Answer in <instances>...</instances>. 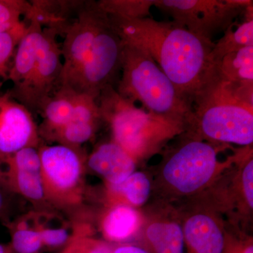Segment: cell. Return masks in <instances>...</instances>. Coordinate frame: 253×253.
I'll return each instance as SVG.
<instances>
[{
	"label": "cell",
	"instance_id": "cell-1",
	"mask_svg": "<svg viewBox=\"0 0 253 253\" xmlns=\"http://www.w3.org/2000/svg\"><path fill=\"white\" fill-rule=\"evenodd\" d=\"M108 15L122 41L146 51L191 108L217 78L211 57L213 42L173 21Z\"/></svg>",
	"mask_w": 253,
	"mask_h": 253
},
{
	"label": "cell",
	"instance_id": "cell-2",
	"mask_svg": "<svg viewBox=\"0 0 253 253\" xmlns=\"http://www.w3.org/2000/svg\"><path fill=\"white\" fill-rule=\"evenodd\" d=\"M163 154L158 166L152 191L156 189L159 202L194 201L204 194L234 161L218 158L217 145L201 140L187 133Z\"/></svg>",
	"mask_w": 253,
	"mask_h": 253
},
{
	"label": "cell",
	"instance_id": "cell-3",
	"mask_svg": "<svg viewBox=\"0 0 253 253\" xmlns=\"http://www.w3.org/2000/svg\"><path fill=\"white\" fill-rule=\"evenodd\" d=\"M253 85L217 77L195 101L185 132L212 144L251 146L253 142Z\"/></svg>",
	"mask_w": 253,
	"mask_h": 253
},
{
	"label": "cell",
	"instance_id": "cell-4",
	"mask_svg": "<svg viewBox=\"0 0 253 253\" xmlns=\"http://www.w3.org/2000/svg\"><path fill=\"white\" fill-rule=\"evenodd\" d=\"M121 74L116 90L121 96L186 130L192 108L146 51L123 42Z\"/></svg>",
	"mask_w": 253,
	"mask_h": 253
},
{
	"label": "cell",
	"instance_id": "cell-5",
	"mask_svg": "<svg viewBox=\"0 0 253 253\" xmlns=\"http://www.w3.org/2000/svg\"><path fill=\"white\" fill-rule=\"evenodd\" d=\"M101 118L109 123L113 140L138 162L151 157L185 129L151 114L121 96L113 86L98 98Z\"/></svg>",
	"mask_w": 253,
	"mask_h": 253
},
{
	"label": "cell",
	"instance_id": "cell-6",
	"mask_svg": "<svg viewBox=\"0 0 253 253\" xmlns=\"http://www.w3.org/2000/svg\"><path fill=\"white\" fill-rule=\"evenodd\" d=\"M252 4L250 0H154V6L173 21L208 42Z\"/></svg>",
	"mask_w": 253,
	"mask_h": 253
},
{
	"label": "cell",
	"instance_id": "cell-7",
	"mask_svg": "<svg viewBox=\"0 0 253 253\" xmlns=\"http://www.w3.org/2000/svg\"><path fill=\"white\" fill-rule=\"evenodd\" d=\"M194 201L212 208L231 220L246 219L253 213V150L246 146L234 155V161L211 187Z\"/></svg>",
	"mask_w": 253,
	"mask_h": 253
},
{
	"label": "cell",
	"instance_id": "cell-8",
	"mask_svg": "<svg viewBox=\"0 0 253 253\" xmlns=\"http://www.w3.org/2000/svg\"><path fill=\"white\" fill-rule=\"evenodd\" d=\"M58 36L55 30L43 28L38 59L31 76L21 85L7 91L33 114L41 112L46 100L60 86L63 59Z\"/></svg>",
	"mask_w": 253,
	"mask_h": 253
},
{
	"label": "cell",
	"instance_id": "cell-9",
	"mask_svg": "<svg viewBox=\"0 0 253 253\" xmlns=\"http://www.w3.org/2000/svg\"><path fill=\"white\" fill-rule=\"evenodd\" d=\"M46 196L63 203L80 198L83 161L77 149L62 144L38 148Z\"/></svg>",
	"mask_w": 253,
	"mask_h": 253
},
{
	"label": "cell",
	"instance_id": "cell-10",
	"mask_svg": "<svg viewBox=\"0 0 253 253\" xmlns=\"http://www.w3.org/2000/svg\"><path fill=\"white\" fill-rule=\"evenodd\" d=\"M97 1H84L64 34L61 47L63 69L60 86L71 88L86 58L99 28L107 17Z\"/></svg>",
	"mask_w": 253,
	"mask_h": 253
},
{
	"label": "cell",
	"instance_id": "cell-11",
	"mask_svg": "<svg viewBox=\"0 0 253 253\" xmlns=\"http://www.w3.org/2000/svg\"><path fill=\"white\" fill-rule=\"evenodd\" d=\"M178 211L186 253H224L228 231L221 214L196 201Z\"/></svg>",
	"mask_w": 253,
	"mask_h": 253
},
{
	"label": "cell",
	"instance_id": "cell-12",
	"mask_svg": "<svg viewBox=\"0 0 253 253\" xmlns=\"http://www.w3.org/2000/svg\"><path fill=\"white\" fill-rule=\"evenodd\" d=\"M39 131L33 114L8 91L0 93V165L26 147L38 148Z\"/></svg>",
	"mask_w": 253,
	"mask_h": 253
},
{
	"label": "cell",
	"instance_id": "cell-13",
	"mask_svg": "<svg viewBox=\"0 0 253 253\" xmlns=\"http://www.w3.org/2000/svg\"><path fill=\"white\" fill-rule=\"evenodd\" d=\"M139 234L150 253H185L180 214L172 205L158 201L151 207Z\"/></svg>",
	"mask_w": 253,
	"mask_h": 253
},
{
	"label": "cell",
	"instance_id": "cell-14",
	"mask_svg": "<svg viewBox=\"0 0 253 253\" xmlns=\"http://www.w3.org/2000/svg\"><path fill=\"white\" fill-rule=\"evenodd\" d=\"M7 167L0 172V183L7 182L13 189L31 201H42L46 197L42 176L39 150L26 147L15 153L5 161Z\"/></svg>",
	"mask_w": 253,
	"mask_h": 253
},
{
	"label": "cell",
	"instance_id": "cell-15",
	"mask_svg": "<svg viewBox=\"0 0 253 253\" xmlns=\"http://www.w3.org/2000/svg\"><path fill=\"white\" fill-rule=\"evenodd\" d=\"M136 161L113 141L104 143L90 154L87 164L102 176L107 185H117L135 172Z\"/></svg>",
	"mask_w": 253,
	"mask_h": 253
},
{
	"label": "cell",
	"instance_id": "cell-16",
	"mask_svg": "<svg viewBox=\"0 0 253 253\" xmlns=\"http://www.w3.org/2000/svg\"><path fill=\"white\" fill-rule=\"evenodd\" d=\"M27 28L15 51L8 81L16 88L26 83L35 67L43 37L42 26L34 18H24Z\"/></svg>",
	"mask_w": 253,
	"mask_h": 253
},
{
	"label": "cell",
	"instance_id": "cell-17",
	"mask_svg": "<svg viewBox=\"0 0 253 253\" xmlns=\"http://www.w3.org/2000/svg\"><path fill=\"white\" fill-rule=\"evenodd\" d=\"M144 214L136 208L125 204L111 205L101 221V230L107 241L126 243L140 233Z\"/></svg>",
	"mask_w": 253,
	"mask_h": 253
},
{
	"label": "cell",
	"instance_id": "cell-18",
	"mask_svg": "<svg viewBox=\"0 0 253 253\" xmlns=\"http://www.w3.org/2000/svg\"><path fill=\"white\" fill-rule=\"evenodd\" d=\"M76 92L71 88L60 86L42 108V130L49 136L72 121Z\"/></svg>",
	"mask_w": 253,
	"mask_h": 253
},
{
	"label": "cell",
	"instance_id": "cell-19",
	"mask_svg": "<svg viewBox=\"0 0 253 253\" xmlns=\"http://www.w3.org/2000/svg\"><path fill=\"white\" fill-rule=\"evenodd\" d=\"M218 79L240 86L253 85V46L224 56L215 64Z\"/></svg>",
	"mask_w": 253,
	"mask_h": 253
},
{
	"label": "cell",
	"instance_id": "cell-20",
	"mask_svg": "<svg viewBox=\"0 0 253 253\" xmlns=\"http://www.w3.org/2000/svg\"><path fill=\"white\" fill-rule=\"evenodd\" d=\"M253 4L245 11V21L236 25L234 22L224 33L222 38L214 43L211 57L214 66L226 55L253 46Z\"/></svg>",
	"mask_w": 253,
	"mask_h": 253
},
{
	"label": "cell",
	"instance_id": "cell-21",
	"mask_svg": "<svg viewBox=\"0 0 253 253\" xmlns=\"http://www.w3.org/2000/svg\"><path fill=\"white\" fill-rule=\"evenodd\" d=\"M111 205L139 208L146 204L152 191V180L144 172H134L117 185H107Z\"/></svg>",
	"mask_w": 253,
	"mask_h": 253
},
{
	"label": "cell",
	"instance_id": "cell-22",
	"mask_svg": "<svg viewBox=\"0 0 253 253\" xmlns=\"http://www.w3.org/2000/svg\"><path fill=\"white\" fill-rule=\"evenodd\" d=\"M106 14L127 18L151 17L154 0H101L97 1Z\"/></svg>",
	"mask_w": 253,
	"mask_h": 253
},
{
	"label": "cell",
	"instance_id": "cell-23",
	"mask_svg": "<svg viewBox=\"0 0 253 253\" xmlns=\"http://www.w3.org/2000/svg\"><path fill=\"white\" fill-rule=\"evenodd\" d=\"M27 28V23L23 20L18 26L10 31L0 33V88L8 76L16 47Z\"/></svg>",
	"mask_w": 253,
	"mask_h": 253
},
{
	"label": "cell",
	"instance_id": "cell-24",
	"mask_svg": "<svg viewBox=\"0 0 253 253\" xmlns=\"http://www.w3.org/2000/svg\"><path fill=\"white\" fill-rule=\"evenodd\" d=\"M97 126L96 123L72 121L49 137L57 141L59 144L78 149L81 145L90 140Z\"/></svg>",
	"mask_w": 253,
	"mask_h": 253
},
{
	"label": "cell",
	"instance_id": "cell-25",
	"mask_svg": "<svg viewBox=\"0 0 253 253\" xmlns=\"http://www.w3.org/2000/svg\"><path fill=\"white\" fill-rule=\"evenodd\" d=\"M10 246L14 253H38L44 245L38 228L33 229L20 223L12 228Z\"/></svg>",
	"mask_w": 253,
	"mask_h": 253
},
{
	"label": "cell",
	"instance_id": "cell-26",
	"mask_svg": "<svg viewBox=\"0 0 253 253\" xmlns=\"http://www.w3.org/2000/svg\"><path fill=\"white\" fill-rule=\"evenodd\" d=\"M29 1L0 0V33L13 29L23 21Z\"/></svg>",
	"mask_w": 253,
	"mask_h": 253
},
{
	"label": "cell",
	"instance_id": "cell-27",
	"mask_svg": "<svg viewBox=\"0 0 253 253\" xmlns=\"http://www.w3.org/2000/svg\"><path fill=\"white\" fill-rule=\"evenodd\" d=\"M63 253H113L111 246L104 241L78 235L73 238Z\"/></svg>",
	"mask_w": 253,
	"mask_h": 253
},
{
	"label": "cell",
	"instance_id": "cell-28",
	"mask_svg": "<svg viewBox=\"0 0 253 253\" xmlns=\"http://www.w3.org/2000/svg\"><path fill=\"white\" fill-rule=\"evenodd\" d=\"M38 228L41 234L44 246L48 247H58L66 244L70 239V233L63 227H45L39 226Z\"/></svg>",
	"mask_w": 253,
	"mask_h": 253
},
{
	"label": "cell",
	"instance_id": "cell-29",
	"mask_svg": "<svg viewBox=\"0 0 253 253\" xmlns=\"http://www.w3.org/2000/svg\"><path fill=\"white\" fill-rule=\"evenodd\" d=\"M224 253H253V238L228 232Z\"/></svg>",
	"mask_w": 253,
	"mask_h": 253
},
{
	"label": "cell",
	"instance_id": "cell-30",
	"mask_svg": "<svg viewBox=\"0 0 253 253\" xmlns=\"http://www.w3.org/2000/svg\"><path fill=\"white\" fill-rule=\"evenodd\" d=\"M111 246L113 253H150L142 244L126 242L116 244Z\"/></svg>",
	"mask_w": 253,
	"mask_h": 253
},
{
	"label": "cell",
	"instance_id": "cell-31",
	"mask_svg": "<svg viewBox=\"0 0 253 253\" xmlns=\"http://www.w3.org/2000/svg\"><path fill=\"white\" fill-rule=\"evenodd\" d=\"M5 205H6V199H5L4 192L0 187V214L4 211Z\"/></svg>",
	"mask_w": 253,
	"mask_h": 253
},
{
	"label": "cell",
	"instance_id": "cell-32",
	"mask_svg": "<svg viewBox=\"0 0 253 253\" xmlns=\"http://www.w3.org/2000/svg\"><path fill=\"white\" fill-rule=\"evenodd\" d=\"M0 253H14L10 245L0 244Z\"/></svg>",
	"mask_w": 253,
	"mask_h": 253
}]
</instances>
